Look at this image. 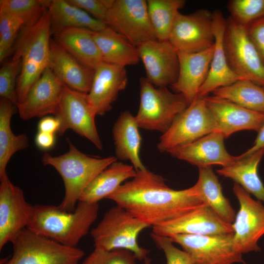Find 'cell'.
I'll return each mask as SVG.
<instances>
[{
    "label": "cell",
    "mask_w": 264,
    "mask_h": 264,
    "mask_svg": "<svg viewBox=\"0 0 264 264\" xmlns=\"http://www.w3.org/2000/svg\"><path fill=\"white\" fill-rule=\"evenodd\" d=\"M0 251L27 228L32 205L26 202L23 192L7 175L0 178Z\"/></svg>",
    "instance_id": "15"
},
{
    "label": "cell",
    "mask_w": 264,
    "mask_h": 264,
    "mask_svg": "<svg viewBox=\"0 0 264 264\" xmlns=\"http://www.w3.org/2000/svg\"><path fill=\"white\" fill-rule=\"evenodd\" d=\"M60 122L56 117L44 116L38 125V132L54 133L58 132Z\"/></svg>",
    "instance_id": "43"
},
{
    "label": "cell",
    "mask_w": 264,
    "mask_h": 264,
    "mask_svg": "<svg viewBox=\"0 0 264 264\" xmlns=\"http://www.w3.org/2000/svg\"><path fill=\"white\" fill-rule=\"evenodd\" d=\"M264 155V148L248 156L240 157L233 163L217 170V173L230 178L257 200L264 202V185L258 174V167Z\"/></svg>",
    "instance_id": "27"
},
{
    "label": "cell",
    "mask_w": 264,
    "mask_h": 264,
    "mask_svg": "<svg viewBox=\"0 0 264 264\" xmlns=\"http://www.w3.org/2000/svg\"><path fill=\"white\" fill-rule=\"evenodd\" d=\"M14 104L9 100L0 101V178L7 175V165L17 152L28 147V139L25 133L15 135L11 128V120L14 112Z\"/></svg>",
    "instance_id": "32"
},
{
    "label": "cell",
    "mask_w": 264,
    "mask_h": 264,
    "mask_svg": "<svg viewBox=\"0 0 264 264\" xmlns=\"http://www.w3.org/2000/svg\"><path fill=\"white\" fill-rule=\"evenodd\" d=\"M54 115L60 122L59 135L70 129L89 140L98 149H103L95 122L97 114L88 93L74 90L65 85Z\"/></svg>",
    "instance_id": "10"
},
{
    "label": "cell",
    "mask_w": 264,
    "mask_h": 264,
    "mask_svg": "<svg viewBox=\"0 0 264 264\" xmlns=\"http://www.w3.org/2000/svg\"><path fill=\"white\" fill-rule=\"evenodd\" d=\"M97 203L79 201L75 210L67 212L59 206L32 205L31 220L27 228L41 236L69 247H76L96 220Z\"/></svg>",
    "instance_id": "2"
},
{
    "label": "cell",
    "mask_w": 264,
    "mask_h": 264,
    "mask_svg": "<svg viewBox=\"0 0 264 264\" xmlns=\"http://www.w3.org/2000/svg\"><path fill=\"white\" fill-rule=\"evenodd\" d=\"M93 38L104 62L124 67L139 62L137 47L108 26L100 31L94 32Z\"/></svg>",
    "instance_id": "29"
},
{
    "label": "cell",
    "mask_w": 264,
    "mask_h": 264,
    "mask_svg": "<svg viewBox=\"0 0 264 264\" xmlns=\"http://www.w3.org/2000/svg\"><path fill=\"white\" fill-rule=\"evenodd\" d=\"M198 168V177L193 185L201 200L225 222L232 224L236 213L224 196L222 187L212 166Z\"/></svg>",
    "instance_id": "30"
},
{
    "label": "cell",
    "mask_w": 264,
    "mask_h": 264,
    "mask_svg": "<svg viewBox=\"0 0 264 264\" xmlns=\"http://www.w3.org/2000/svg\"><path fill=\"white\" fill-rule=\"evenodd\" d=\"M66 0L69 3L90 14L95 19L105 23L109 10L112 6L114 0Z\"/></svg>",
    "instance_id": "41"
},
{
    "label": "cell",
    "mask_w": 264,
    "mask_h": 264,
    "mask_svg": "<svg viewBox=\"0 0 264 264\" xmlns=\"http://www.w3.org/2000/svg\"><path fill=\"white\" fill-rule=\"evenodd\" d=\"M49 2L46 0H0V11L19 18L24 22V26H29L40 19Z\"/></svg>",
    "instance_id": "35"
},
{
    "label": "cell",
    "mask_w": 264,
    "mask_h": 264,
    "mask_svg": "<svg viewBox=\"0 0 264 264\" xmlns=\"http://www.w3.org/2000/svg\"><path fill=\"white\" fill-rule=\"evenodd\" d=\"M150 20L159 41H168L179 10L186 3L184 0H148Z\"/></svg>",
    "instance_id": "34"
},
{
    "label": "cell",
    "mask_w": 264,
    "mask_h": 264,
    "mask_svg": "<svg viewBox=\"0 0 264 264\" xmlns=\"http://www.w3.org/2000/svg\"><path fill=\"white\" fill-rule=\"evenodd\" d=\"M150 227L116 205L104 215L97 226L91 230L95 249L110 251L124 249L131 251L138 260H144L148 251L140 247L137 238Z\"/></svg>",
    "instance_id": "6"
},
{
    "label": "cell",
    "mask_w": 264,
    "mask_h": 264,
    "mask_svg": "<svg viewBox=\"0 0 264 264\" xmlns=\"http://www.w3.org/2000/svg\"><path fill=\"white\" fill-rule=\"evenodd\" d=\"M169 237L180 245L194 264H246L234 246L233 233L220 235L175 234Z\"/></svg>",
    "instance_id": "13"
},
{
    "label": "cell",
    "mask_w": 264,
    "mask_h": 264,
    "mask_svg": "<svg viewBox=\"0 0 264 264\" xmlns=\"http://www.w3.org/2000/svg\"><path fill=\"white\" fill-rule=\"evenodd\" d=\"M229 264V263H225V264Z\"/></svg>",
    "instance_id": "47"
},
{
    "label": "cell",
    "mask_w": 264,
    "mask_h": 264,
    "mask_svg": "<svg viewBox=\"0 0 264 264\" xmlns=\"http://www.w3.org/2000/svg\"><path fill=\"white\" fill-rule=\"evenodd\" d=\"M48 67L68 88L81 92H89L94 69L83 65L52 39Z\"/></svg>",
    "instance_id": "24"
},
{
    "label": "cell",
    "mask_w": 264,
    "mask_h": 264,
    "mask_svg": "<svg viewBox=\"0 0 264 264\" xmlns=\"http://www.w3.org/2000/svg\"><path fill=\"white\" fill-rule=\"evenodd\" d=\"M216 131V124L211 111L203 97L198 95L162 134L157 148L160 153H168Z\"/></svg>",
    "instance_id": "9"
},
{
    "label": "cell",
    "mask_w": 264,
    "mask_h": 264,
    "mask_svg": "<svg viewBox=\"0 0 264 264\" xmlns=\"http://www.w3.org/2000/svg\"><path fill=\"white\" fill-rule=\"evenodd\" d=\"M228 8L230 17L245 27L264 18V0H232Z\"/></svg>",
    "instance_id": "36"
},
{
    "label": "cell",
    "mask_w": 264,
    "mask_h": 264,
    "mask_svg": "<svg viewBox=\"0 0 264 264\" xmlns=\"http://www.w3.org/2000/svg\"><path fill=\"white\" fill-rule=\"evenodd\" d=\"M139 128L135 116L126 110L120 113L112 129L116 157L130 160L136 171L146 169L140 157L142 138Z\"/></svg>",
    "instance_id": "25"
},
{
    "label": "cell",
    "mask_w": 264,
    "mask_h": 264,
    "mask_svg": "<svg viewBox=\"0 0 264 264\" xmlns=\"http://www.w3.org/2000/svg\"><path fill=\"white\" fill-rule=\"evenodd\" d=\"M65 85L46 67L34 83L24 100L16 105L23 120L55 114L59 107Z\"/></svg>",
    "instance_id": "18"
},
{
    "label": "cell",
    "mask_w": 264,
    "mask_h": 264,
    "mask_svg": "<svg viewBox=\"0 0 264 264\" xmlns=\"http://www.w3.org/2000/svg\"><path fill=\"white\" fill-rule=\"evenodd\" d=\"M55 141L54 133L42 132H38L35 139L38 148L43 150H48L52 148L55 143Z\"/></svg>",
    "instance_id": "44"
},
{
    "label": "cell",
    "mask_w": 264,
    "mask_h": 264,
    "mask_svg": "<svg viewBox=\"0 0 264 264\" xmlns=\"http://www.w3.org/2000/svg\"><path fill=\"white\" fill-rule=\"evenodd\" d=\"M146 78L156 87L172 86L179 73L177 51L169 41L150 40L137 47Z\"/></svg>",
    "instance_id": "17"
},
{
    "label": "cell",
    "mask_w": 264,
    "mask_h": 264,
    "mask_svg": "<svg viewBox=\"0 0 264 264\" xmlns=\"http://www.w3.org/2000/svg\"><path fill=\"white\" fill-rule=\"evenodd\" d=\"M153 233L169 237L175 234L220 235L233 233L231 224L203 204L153 227Z\"/></svg>",
    "instance_id": "16"
},
{
    "label": "cell",
    "mask_w": 264,
    "mask_h": 264,
    "mask_svg": "<svg viewBox=\"0 0 264 264\" xmlns=\"http://www.w3.org/2000/svg\"><path fill=\"white\" fill-rule=\"evenodd\" d=\"M151 237L165 255L166 264H194L190 255L184 250L175 247L168 237L152 233Z\"/></svg>",
    "instance_id": "40"
},
{
    "label": "cell",
    "mask_w": 264,
    "mask_h": 264,
    "mask_svg": "<svg viewBox=\"0 0 264 264\" xmlns=\"http://www.w3.org/2000/svg\"><path fill=\"white\" fill-rule=\"evenodd\" d=\"M21 69V59L14 56L3 63L0 68V96L15 105L18 103L16 79Z\"/></svg>",
    "instance_id": "38"
},
{
    "label": "cell",
    "mask_w": 264,
    "mask_h": 264,
    "mask_svg": "<svg viewBox=\"0 0 264 264\" xmlns=\"http://www.w3.org/2000/svg\"><path fill=\"white\" fill-rule=\"evenodd\" d=\"M223 44L231 69L239 76L264 88V63L246 27L229 17L226 20Z\"/></svg>",
    "instance_id": "8"
},
{
    "label": "cell",
    "mask_w": 264,
    "mask_h": 264,
    "mask_svg": "<svg viewBox=\"0 0 264 264\" xmlns=\"http://www.w3.org/2000/svg\"><path fill=\"white\" fill-rule=\"evenodd\" d=\"M224 138L221 133L214 132L168 153L172 156L198 168L213 165L226 167L235 162L237 156L231 155L227 151L224 144Z\"/></svg>",
    "instance_id": "21"
},
{
    "label": "cell",
    "mask_w": 264,
    "mask_h": 264,
    "mask_svg": "<svg viewBox=\"0 0 264 264\" xmlns=\"http://www.w3.org/2000/svg\"><path fill=\"white\" fill-rule=\"evenodd\" d=\"M233 190L240 205L232 224L234 248L241 254L260 251L258 242L264 235V205L239 184L235 183Z\"/></svg>",
    "instance_id": "11"
},
{
    "label": "cell",
    "mask_w": 264,
    "mask_h": 264,
    "mask_svg": "<svg viewBox=\"0 0 264 264\" xmlns=\"http://www.w3.org/2000/svg\"><path fill=\"white\" fill-rule=\"evenodd\" d=\"M69 150L57 156L45 153L42 158L45 165L53 167L62 177L65 196L59 207L67 212L73 211L84 190L101 172L117 161L115 156L99 158L80 151L66 138Z\"/></svg>",
    "instance_id": "3"
},
{
    "label": "cell",
    "mask_w": 264,
    "mask_h": 264,
    "mask_svg": "<svg viewBox=\"0 0 264 264\" xmlns=\"http://www.w3.org/2000/svg\"><path fill=\"white\" fill-rule=\"evenodd\" d=\"M91 30L70 27L53 35L54 40L84 66L95 69L103 59Z\"/></svg>",
    "instance_id": "26"
},
{
    "label": "cell",
    "mask_w": 264,
    "mask_h": 264,
    "mask_svg": "<svg viewBox=\"0 0 264 264\" xmlns=\"http://www.w3.org/2000/svg\"><path fill=\"white\" fill-rule=\"evenodd\" d=\"M246 28L248 34L264 63V18Z\"/></svg>",
    "instance_id": "42"
},
{
    "label": "cell",
    "mask_w": 264,
    "mask_h": 264,
    "mask_svg": "<svg viewBox=\"0 0 264 264\" xmlns=\"http://www.w3.org/2000/svg\"><path fill=\"white\" fill-rule=\"evenodd\" d=\"M105 23L136 47L157 40L149 19L147 0H114Z\"/></svg>",
    "instance_id": "12"
},
{
    "label": "cell",
    "mask_w": 264,
    "mask_h": 264,
    "mask_svg": "<svg viewBox=\"0 0 264 264\" xmlns=\"http://www.w3.org/2000/svg\"><path fill=\"white\" fill-rule=\"evenodd\" d=\"M132 165L117 161L98 175L84 190L79 201L97 203L114 193L125 180L135 176Z\"/></svg>",
    "instance_id": "28"
},
{
    "label": "cell",
    "mask_w": 264,
    "mask_h": 264,
    "mask_svg": "<svg viewBox=\"0 0 264 264\" xmlns=\"http://www.w3.org/2000/svg\"><path fill=\"white\" fill-rule=\"evenodd\" d=\"M13 252L4 264H78L84 255L76 247H69L25 228L12 242Z\"/></svg>",
    "instance_id": "7"
},
{
    "label": "cell",
    "mask_w": 264,
    "mask_h": 264,
    "mask_svg": "<svg viewBox=\"0 0 264 264\" xmlns=\"http://www.w3.org/2000/svg\"><path fill=\"white\" fill-rule=\"evenodd\" d=\"M144 262L145 264H151V260L149 257H147L144 259Z\"/></svg>",
    "instance_id": "46"
},
{
    "label": "cell",
    "mask_w": 264,
    "mask_h": 264,
    "mask_svg": "<svg viewBox=\"0 0 264 264\" xmlns=\"http://www.w3.org/2000/svg\"><path fill=\"white\" fill-rule=\"evenodd\" d=\"M177 52L196 53L215 43L212 13L201 9L188 15L178 12L168 39Z\"/></svg>",
    "instance_id": "14"
},
{
    "label": "cell",
    "mask_w": 264,
    "mask_h": 264,
    "mask_svg": "<svg viewBox=\"0 0 264 264\" xmlns=\"http://www.w3.org/2000/svg\"><path fill=\"white\" fill-rule=\"evenodd\" d=\"M50 25L47 8L36 23L23 26L16 42L13 56L21 59V69L16 86L18 103L24 100L32 86L48 67Z\"/></svg>",
    "instance_id": "4"
},
{
    "label": "cell",
    "mask_w": 264,
    "mask_h": 264,
    "mask_svg": "<svg viewBox=\"0 0 264 264\" xmlns=\"http://www.w3.org/2000/svg\"><path fill=\"white\" fill-rule=\"evenodd\" d=\"M107 198L152 227L205 204L193 186L174 190L162 176L147 169L136 171L134 177Z\"/></svg>",
    "instance_id": "1"
},
{
    "label": "cell",
    "mask_w": 264,
    "mask_h": 264,
    "mask_svg": "<svg viewBox=\"0 0 264 264\" xmlns=\"http://www.w3.org/2000/svg\"><path fill=\"white\" fill-rule=\"evenodd\" d=\"M203 98L214 119L216 132L225 138L242 130L258 131L264 123V114L214 95Z\"/></svg>",
    "instance_id": "19"
},
{
    "label": "cell",
    "mask_w": 264,
    "mask_h": 264,
    "mask_svg": "<svg viewBox=\"0 0 264 264\" xmlns=\"http://www.w3.org/2000/svg\"><path fill=\"white\" fill-rule=\"evenodd\" d=\"M212 25L215 38L214 51L207 77L198 93L201 97L208 95L218 88L246 79L236 74L228 64L223 44L226 20L219 10L212 13Z\"/></svg>",
    "instance_id": "22"
},
{
    "label": "cell",
    "mask_w": 264,
    "mask_h": 264,
    "mask_svg": "<svg viewBox=\"0 0 264 264\" xmlns=\"http://www.w3.org/2000/svg\"><path fill=\"white\" fill-rule=\"evenodd\" d=\"M24 22L19 18L0 11V62L9 55L20 29Z\"/></svg>",
    "instance_id": "37"
},
{
    "label": "cell",
    "mask_w": 264,
    "mask_h": 264,
    "mask_svg": "<svg viewBox=\"0 0 264 264\" xmlns=\"http://www.w3.org/2000/svg\"><path fill=\"white\" fill-rule=\"evenodd\" d=\"M190 103L181 93L156 87L146 77L140 79V103L135 118L139 128L162 134Z\"/></svg>",
    "instance_id": "5"
},
{
    "label": "cell",
    "mask_w": 264,
    "mask_h": 264,
    "mask_svg": "<svg viewBox=\"0 0 264 264\" xmlns=\"http://www.w3.org/2000/svg\"><path fill=\"white\" fill-rule=\"evenodd\" d=\"M135 259L134 254L126 249H95L82 264H135Z\"/></svg>",
    "instance_id": "39"
},
{
    "label": "cell",
    "mask_w": 264,
    "mask_h": 264,
    "mask_svg": "<svg viewBox=\"0 0 264 264\" xmlns=\"http://www.w3.org/2000/svg\"><path fill=\"white\" fill-rule=\"evenodd\" d=\"M214 51V44L210 48L196 53L177 52L179 73L171 87L183 95L191 103L198 95L209 70Z\"/></svg>",
    "instance_id": "23"
},
{
    "label": "cell",
    "mask_w": 264,
    "mask_h": 264,
    "mask_svg": "<svg viewBox=\"0 0 264 264\" xmlns=\"http://www.w3.org/2000/svg\"><path fill=\"white\" fill-rule=\"evenodd\" d=\"M128 80L125 67L104 62L97 66L88 93L97 115L102 116L111 110L118 93L126 88Z\"/></svg>",
    "instance_id": "20"
},
{
    "label": "cell",
    "mask_w": 264,
    "mask_h": 264,
    "mask_svg": "<svg viewBox=\"0 0 264 264\" xmlns=\"http://www.w3.org/2000/svg\"><path fill=\"white\" fill-rule=\"evenodd\" d=\"M213 95L228 100L249 110L264 114V88L247 79L218 88Z\"/></svg>",
    "instance_id": "33"
},
{
    "label": "cell",
    "mask_w": 264,
    "mask_h": 264,
    "mask_svg": "<svg viewBox=\"0 0 264 264\" xmlns=\"http://www.w3.org/2000/svg\"><path fill=\"white\" fill-rule=\"evenodd\" d=\"M48 10L50 16L51 35L70 27L85 28L97 32L107 26L105 23L95 19L66 0H50Z\"/></svg>",
    "instance_id": "31"
},
{
    "label": "cell",
    "mask_w": 264,
    "mask_h": 264,
    "mask_svg": "<svg viewBox=\"0 0 264 264\" xmlns=\"http://www.w3.org/2000/svg\"><path fill=\"white\" fill-rule=\"evenodd\" d=\"M257 132L258 134L253 145L246 152L239 155L240 157L248 156L255 152L264 148V123Z\"/></svg>",
    "instance_id": "45"
}]
</instances>
